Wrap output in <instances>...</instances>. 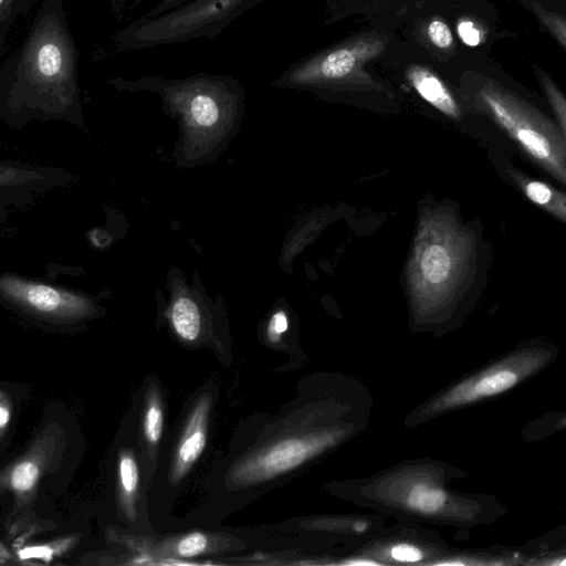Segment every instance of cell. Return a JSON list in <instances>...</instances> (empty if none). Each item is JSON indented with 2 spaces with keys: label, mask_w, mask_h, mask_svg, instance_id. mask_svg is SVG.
<instances>
[{
  "label": "cell",
  "mask_w": 566,
  "mask_h": 566,
  "mask_svg": "<svg viewBox=\"0 0 566 566\" xmlns=\"http://www.w3.org/2000/svg\"><path fill=\"white\" fill-rule=\"evenodd\" d=\"M118 90L156 94L166 114L180 127L182 154L202 161L218 154L239 129L245 90L229 74L195 73L185 77L144 74L137 78L112 81Z\"/></svg>",
  "instance_id": "obj_1"
},
{
  "label": "cell",
  "mask_w": 566,
  "mask_h": 566,
  "mask_svg": "<svg viewBox=\"0 0 566 566\" xmlns=\"http://www.w3.org/2000/svg\"><path fill=\"white\" fill-rule=\"evenodd\" d=\"M473 243L449 214L436 211L421 219L408 264L409 291L419 305L443 303L468 281Z\"/></svg>",
  "instance_id": "obj_2"
},
{
  "label": "cell",
  "mask_w": 566,
  "mask_h": 566,
  "mask_svg": "<svg viewBox=\"0 0 566 566\" xmlns=\"http://www.w3.org/2000/svg\"><path fill=\"white\" fill-rule=\"evenodd\" d=\"M268 0H189L155 17H140L115 41L126 51L147 50L218 36L234 20Z\"/></svg>",
  "instance_id": "obj_3"
},
{
  "label": "cell",
  "mask_w": 566,
  "mask_h": 566,
  "mask_svg": "<svg viewBox=\"0 0 566 566\" xmlns=\"http://www.w3.org/2000/svg\"><path fill=\"white\" fill-rule=\"evenodd\" d=\"M388 44L384 34L367 33L303 56L285 67L272 82L279 90L313 93L340 92L370 82L363 65L380 55Z\"/></svg>",
  "instance_id": "obj_4"
},
{
  "label": "cell",
  "mask_w": 566,
  "mask_h": 566,
  "mask_svg": "<svg viewBox=\"0 0 566 566\" xmlns=\"http://www.w3.org/2000/svg\"><path fill=\"white\" fill-rule=\"evenodd\" d=\"M474 98L535 161L565 182L564 134L549 119L490 80L479 83Z\"/></svg>",
  "instance_id": "obj_5"
},
{
  "label": "cell",
  "mask_w": 566,
  "mask_h": 566,
  "mask_svg": "<svg viewBox=\"0 0 566 566\" xmlns=\"http://www.w3.org/2000/svg\"><path fill=\"white\" fill-rule=\"evenodd\" d=\"M0 300L39 319L75 323L96 313L88 295L14 273L0 274Z\"/></svg>",
  "instance_id": "obj_6"
},
{
  "label": "cell",
  "mask_w": 566,
  "mask_h": 566,
  "mask_svg": "<svg viewBox=\"0 0 566 566\" xmlns=\"http://www.w3.org/2000/svg\"><path fill=\"white\" fill-rule=\"evenodd\" d=\"M64 443V432L57 423L45 426L27 452L0 471V492L12 493L18 507L27 505L42 476L52 470Z\"/></svg>",
  "instance_id": "obj_7"
},
{
  "label": "cell",
  "mask_w": 566,
  "mask_h": 566,
  "mask_svg": "<svg viewBox=\"0 0 566 566\" xmlns=\"http://www.w3.org/2000/svg\"><path fill=\"white\" fill-rule=\"evenodd\" d=\"M334 441L332 432L281 440L239 464L233 479L243 483L272 479L301 465Z\"/></svg>",
  "instance_id": "obj_8"
},
{
  "label": "cell",
  "mask_w": 566,
  "mask_h": 566,
  "mask_svg": "<svg viewBox=\"0 0 566 566\" xmlns=\"http://www.w3.org/2000/svg\"><path fill=\"white\" fill-rule=\"evenodd\" d=\"M71 172L19 161H0V199L9 207H23L40 195L72 182Z\"/></svg>",
  "instance_id": "obj_9"
},
{
  "label": "cell",
  "mask_w": 566,
  "mask_h": 566,
  "mask_svg": "<svg viewBox=\"0 0 566 566\" xmlns=\"http://www.w3.org/2000/svg\"><path fill=\"white\" fill-rule=\"evenodd\" d=\"M27 71L32 83L40 87L52 88L67 82L71 61L62 35L54 30L41 31L29 49Z\"/></svg>",
  "instance_id": "obj_10"
},
{
  "label": "cell",
  "mask_w": 566,
  "mask_h": 566,
  "mask_svg": "<svg viewBox=\"0 0 566 566\" xmlns=\"http://www.w3.org/2000/svg\"><path fill=\"white\" fill-rule=\"evenodd\" d=\"M518 379L520 374L516 370L496 368L481 375L475 380H469L453 388L436 403L434 408L442 410L497 395L513 387Z\"/></svg>",
  "instance_id": "obj_11"
},
{
  "label": "cell",
  "mask_w": 566,
  "mask_h": 566,
  "mask_svg": "<svg viewBox=\"0 0 566 566\" xmlns=\"http://www.w3.org/2000/svg\"><path fill=\"white\" fill-rule=\"evenodd\" d=\"M209 400L201 399L188 419L172 467L174 480L181 479L201 455L207 442Z\"/></svg>",
  "instance_id": "obj_12"
},
{
  "label": "cell",
  "mask_w": 566,
  "mask_h": 566,
  "mask_svg": "<svg viewBox=\"0 0 566 566\" xmlns=\"http://www.w3.org/2000/svg\"><path fill=\"white\" fill-rule=\"evenodd\" d=\"M406 75L411 86L426 102L449 117H460L458 103L436 73L424 66L412 64L407 69Z\"/></svg>",
  "instance_id": "obj_13"
},
{
  "label": "cell",
  "mask_w": 566,
  "mask_h": 566,
  "mask_svg": "<svg viewBox=\"0 0 566 566\" xmlns=\"http://www.w3.org/2000/svg\"><path fill=\"white\" fill-rule=\"evenodd\" d=\"M181 293L174 296L169 308V317L175 332L180 338L193 342L201 333L202 316L197 301L178 287Z\"/></svg>",
  "instance_id": "obj_14"
},
{
  "label": "cell",
  "mask_w": 566,
  "mask_h": 566,
  "mask_svg": "<svg viewBox=\"0 0 566 566\" xmlns=\"http://www.w3.org/2000/svg\"><path fill=\"white\" fill-rule=\"evenodd\" d=\"M523 187L530 200L549 210L557 218L565 220L566 206L564 193L557 192L546 184L537 180H526Z\"/></svg>",
  "instance_id": "obj_15"
},
{
  "label": "cell",
  "mask_w": 566,
  "mask_h": 566,
  "mask_svg": "<svg viewBox=\"0 0 566 566\" xmlns=\"http://www.w3.org/2000/svg\"><path fill=\"white\" fill-rule=\"evenodd\" d=\"M446 500L447 494L443 490L418 483L409 491L407 505L417 512L434 513L443 506Z\"/></svg>",
  "instance_id": "obj_16"
},
{
  "label": "cell",
  "mask_w": 566,
  "mask_h": 566,
  "mask_svg": "<svg viewBox=\"0 0 566 566\" xmlns=\"http://www.w3.org/2000/svg\"><path fill=\"white\" fill-rule=\"evenodd\" d=\"M74 541V537H65L48 544L27 546L18 552V556L22 560L41 559L49 563L54 557L66 552L73 545Z\"/></svg>",
  "instance_id": "obj_17"
},
{
  "label": "cell",
  "mask_w": 566,
  "mask_h": 566,
  "mask_svg": "<svg viewBox=\"0 0 566 566\" xmlns=\"http://www.w3.org/2000/svg\"><path fill=\"white\" fill-rule=\"evenodd\" d=\"M118 478L124 501L128 502L138 486V467L129 452H122L119 457Z\"/></svg>",
  "instance_id": "obj_18"
},
{
  "label": "cell",
  "mask_w": 566,
  "mask_h": 566,
  "mask_svg": "<svg viewBox=\"0 0 566 566\" xmlns=\"http://www.w3.org/2000/svg\"><path fill=\"white\" fill-rule=\"evenodd\" d=\"M164 418L163 409L157 399H151L144 417V432L147 440L156 444L163 433Z\"/></svg>",
  "instance_id": "obj_19"
},
{
  "label": "cell",
  "mask_w": 566,
  "mask_h": 566,
  "mask_svg": "<svg viewBox=\"0 0 566 566\" xmlns=\"http://www.w3.org/2000/svg\"><path fill=\"white\" fill-rule=\"evenodd\" d=\"M536 73L539 75L542 85L544 87V91L547 95L548 101L552 104V107L558 118L560 130L565 134L566 128V102L563 96V94L559 92V90L556 87V85L553 83L552 78L543 73L536 71Z\"/></svg>",
  "instance_id": "obj_20"
},
{
  "label": "cell",
  "mask_w": 566,
  "mask_h": 566,
  "mask_svg": "<svg viewBox=\"0 0 566 566\" xmlns=\"http://www.w3.org/2000/svg\"><path fill=\"white\" fill-rule=\"evenodd\" d=\"M427 34L430 42L439 49H448L453 43V36L448 24L440 19L430 21L427 27Z\"/></svg>",
  "instance_id": "obj_21"
},
{
  "label": "cell",
  "mask_w": 566,
  "mask_h": 566,
  "mask_svg": "<svg viewBox=\"0 0 566 566\" xmlns=\"http://www.w3.org/2000/svg\"><path fill=\"white\" fill-rule=\"evenodd\" d=\"M208 541L202 533H191L185 536L177 545V552L182 557H195L207 547Z\"/></svg>",
  "instance_id": "obj_22"
},
{
  "label": "cell",
  "mask_w": 566,
  "mask_h": 566,
  "mask_svg": "<svg viewBox=\"0 0 566 566\" xmlns=\"http://www.w3.org/2000/svg\"><path fill=\"white\" fill-rule=\"evenodd\" d=\"M538 13L542 22L551 30V32L557 38L560 45L565 48L566 32H565V19L556 13L547 12L542 8L535 9Z\"/></svg>",
  "instance_id": "obj_23"
},
{
  "label": "cell",
  "mask_w": 566,
  "mask_h": 566,
  "mask_svg": "<svg viewBox=\"0 0 566 566\" xmlns=\"http://www.w3.org/2000/svg\"><path fill=\"white\" fill-rule=\"evenodd\" d=\"M289 328V317L284 311H276L268 324V337L272 343H277Z\"/></svg>",
  "instance_id": "obj_24"
},
{
  "label": "cell",
  "mask_w": 566,
  "mask_h": 566,
  "mask_svg": "<svg viewBox=\"0 0 566 566\" xmlns=\"http://www.w3.org/2000/svg\"><path fill=\"white\" fill-rule=\"evenodd\" d=\"M457 31L461 40L471 46L480 44L482 34L480 29L470 20L462 19L458 22Z\"/></svg>",
  "instance_id": "obj_25"
},
{
  "label": "cell",
  "mask_w": 566,
  "mask_h": 566,
  "mask_svg": "<svg viewBox=\"0 0 566 566\" xmlns=\"http://www.w3.org/2000/svg\"><path fill=\"white\" fill-rule=\"evenodd\" d=\"M390 556L398 562L413 563L421 560L422 552L412 545L399 544L390 549Z\"/></svg>",
  "instance_id": "obj_26"
},
{
  "label": "cell",
  "mask_w": 566,
  "mask_h": 566,
  "mask_svg": "<svg viewBox=\"0 0 566 566\" xmlns=\"http://www.w3.org/2000/svg\"><path fill=\"white\" fill-rule=\"evenodd\" d=\"M12 417L10 396L0 389V439L4 436Z\"/></svg>",
  "instance_id": "obj_27"
},
{
  "label": "cell",
  "mask_w": 566,
  "mask_h": 566,
  "mask_svg": "<svg viewBox=\"0 0 566 566\" xmlns=\"http://www.w3.org/2000/svg\"><path fill=\"white\" fill-rule=\"evenodd\" d=\"M189 0H159L144 17H155L167 12Z\"/></svg>",
  "instance_id": "obj_28"
},
{
  "label": "cell",
  "mask_w": 566,
  "mask_h": 566,
  "mask_svg": "<svg viewBox=\"0 0 566 566\" xmlns=\"http://www.w3.org/2000/svg\"><path fill=\"white\" fill-rule=\"evenodd\" d=\"M9 206L0 199V229L7 220Z\"/></svg>",
  "instance_id": "obj_29"
},
{
  "label": "cell",
  "mask_w": 566,
  "mask_h": 566,
  "mask_svg": "<svg viewBox=\"0 0 566 566\" xmlns=\"http://www.w3.org/2000/svg\"><path fill=\"white\" fill-rule=\"evenodd\" d=\"M129 0H111V3H112V7H113V10L116 11L117 13H120L122 10L124 9L125 4Z\"/></svg>",
  "instance_id": "obj_30"
},
{
  "label": "cell",
  "mask_w": 566,
  "mask_h": 566,
  "mask_svg": "<svg viewBox=\"0 0 566 566\" xmlns=\"http://www.w3.org/2000/svg\"><path fill=\"white\" fill-rule=\"evenodd\" d=\"M345 564L354 565V566H357V565H363V566H366V565H378V563H376L374 560H370V559L348 560Z\"/></svg>",
  "instance_id": "obj_31"
},
{
  "label": "cell",
  "mask_w": 566,
  "mask_h": 566,
  "mask_svg": "<svg viewBox=\"0 0 566 566\" xmlns=\"http://www.w3.org/2000/svg\"><path fill=\"white\" fill-rule=\"evenodd\" d=\"M10 557L7 549L0 545V564L6 563V560Z\"/></svg>",
  "instance_id": "obj_32"
},
{
  "label": "cell",
  "mask_w": 566,
  "mask_h": 566,
  "mask_svg": "<svg viewBox=\"0 0 566 566\" xmlns=\"http://www.w3.org/2000/svg\"><path fill=\"white\" fill-rule=\"evenodd\" d=\"M354 528L356 532L361 533L367 528V524L366 522L359 521L355 523Z\"/></svg>",
  "instance_id": "obj_33"
},
{
  "label": "cell",
  "mask_w": 566,
  "mask_h": 566,
  "mask_svg": "<svg viewBox=\"0 0 566 566\" xmlns=\"http://www.w3.org/2000/svg\"><path fill=\"white\" fill-rule=\"evenodd\" d=\"M439 565H462L461 562H446V563H439Z\"/></svg>",
  "instance_id": "obj_34"
},
{
  "label": "cell",
  "mask_w": 566,
  "mask_h": 566,
  "mask_svg": "<svg viewBox=\"0 0 566 566\" xmlns=\"http://www.w3.org/2000/svg\"><path fill=\"white\" fill-rule=\"evenodd\" d=\"M8 0H0V8L7 2Z\"/></svg>",
  "instance_id": "obj_35"
}]
</instances>
